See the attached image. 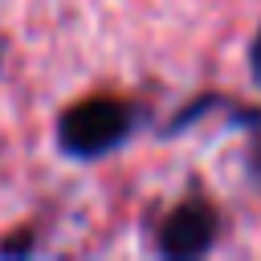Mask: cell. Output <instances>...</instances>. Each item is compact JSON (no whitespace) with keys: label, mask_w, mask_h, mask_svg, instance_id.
<instances>
[{"label":"cell","mask_w":261,"mask_h":261,"mask_svg":"<svg viewBox=\"0 0 261 261\" xmlns=\"http://www.w3.org/2000/svg\"><path fill=\"white\" fill-rule=\"evenodd\" d=\"M135 135V110L118 98H86L57 118V147L69 159H102Z\"/></svg>","instance_id":"obj_1"},{"label":"cell","mask_w":261,"mask_h":261,"mask_svg":"<svg viewBox=\"0 0 261 261\" xmlns=\"http://www.w3.org/2000/svg\"><path fill=\"white\" fill-rule=\"evenodd\" d=\"M249 73H253V86H261V29L253 33V45H249Z\"/></svg>","instance_id":"obj_3"},{"label":"cell","mask_w":261,"mask_h":261,"mask_svg":"<svg viewBox=\"0 0 261 261\" xmlns=\"http://www.w3.org/2000/svg\"><path fill=\"white\" fill-rule=\"evenodd\" d=\"M216 232H220L216 208H212L208 200L192 196V200L175 204V208L163 216V224H159V232H155V245H159L163 257L184 261V257H204V253L216 245Z\"/></svg>","instance_id":"obj_2"}]
</instances>
